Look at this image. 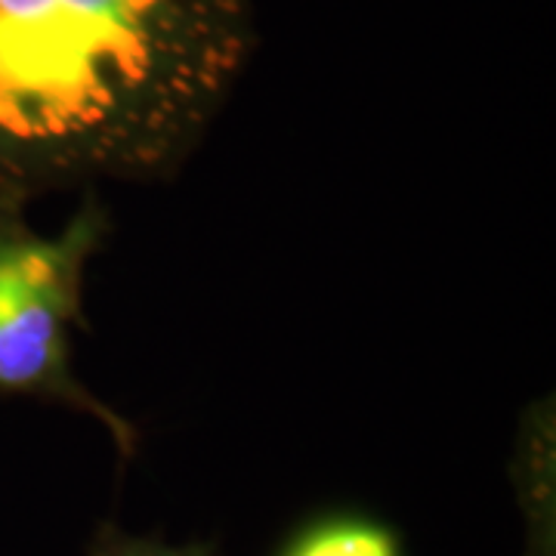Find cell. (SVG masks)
Here are the masks:
<instances>
[{"label": "cell", "mask_w": 556, "mask_h": 556, "mask_svg": "<svg viewBox=\"0 0 556 556\" xmlns=\"http://www.w3.org/2000/svg\"><path fill=\"white\" fill-rule=\"evenodd\" d=\"M254 47V0H0V174L152 182L195 152Z\"/></svg>", "instance_id": "obj_1"}, {"label": "cell", "mask_w": 556, "mask_h": 556, "mask_svg": "<svg viewBox=\"0 0 556 556\" xmlns=\"http://www.w3.org/2000/svg\"><path fill=\"white\" fill-rule=\"evenodd\" d=\"M278 556H399V541L375 519L331 517L303 529Z\"/></svg>", "instance_id": "obj_3"}, {"label": "cell", "mask_w": 556, "mask_h": 556, "mask_svg": "<svg viewBox=\"0 0 556 556\" xmlns=\"http://www.w3.org/2000/svg\"><path fill=\"white\" fill-rule=\"evenodd\" d=\"M90 556H211V551L201 544L174 547V544L152 541V538H134L115 532V529H105L100 541L93 544Z\"/></svg>", "instance_id": "obj_4"}, {"label": "cell", "mask_w": 556, "mask_h": 556, "mask_svg": "<svg viewBox=\"0 0 556 556\" xmlns=\"http://www.w3.org/2000/svg\"><path fill=\"white\" fill-rule=\"evenodd\" d=\"M109 214L87 199L60 236L0 223V390L78 408L134 448V430L93 396L72 368L87 263L102 248Z\"/></svg>", "instance_id": "obj_2"}]
</instances>
